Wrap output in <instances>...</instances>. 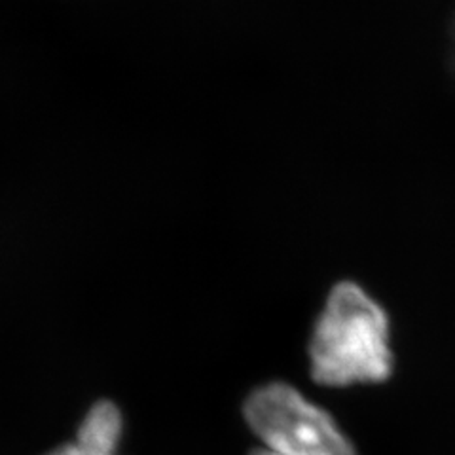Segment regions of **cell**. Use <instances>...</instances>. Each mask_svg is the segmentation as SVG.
I'll use <instances>...</instances> for the list:
<instances>
[{
  "instance_id": "cell-1",
  "label": "cell",
  "mask_w": 455,
  "mask_h": 455,
  "mask_svg": "<svg viewBox=\"0 0 455 455\" xmlns=\"http://www.w3.org/2000/svg\"><path fill=\"white\" fill-rule=\"evenodd\" d=\"M311 376L321 386L386 381L393 372L389 317L351 281L331 291L309 344Z\"/></svg>"
},
{
  "instance_id": "cell-2",
  "label": "cell",
  "mask_w": 455,
  "mask_h": 455,
  "mask_svg": "<svg viewBox=\"0 0 455 455\" xmlns=\"http://www.w3.org/2000/svg\"><path fill=\"white\" fill-rule=\"evenodd\" d=\"M243 416L262 448L277 455H357L336 421L287 383L256 389Z\"/></svg>"
},
{
  "instance_id": "cell-3",
  "label": "cell",
  "mask_w": 455,
  "mask_h": 455,
  "mask_svg": "<svg viewBox=\"0 0 455 455\" xmlns=\"http://www.w3.org/2000/svg\"><path fill=\"white\" fill-rule=\"evenodd\" d=\"M118 446L120 438L80 423L75 440L53 448L46 455H118Z\"/></svg>"
},
{
  "instance_id": "cell-4",
  "label": "cell",
  "mask_w": 455,
  "mask_h": 455,
  "mask_svg": "<svg viewBox=\"0 0 455 455\" xmlns=\"http://www.w3.org/2000/svg\"><path fill=\"white\" fill-rule=\"evenodd\" d=\"M251 455H277V453L269 451V450H266V448H259V450H254Z\"/></svg>"
}]
</instances>
